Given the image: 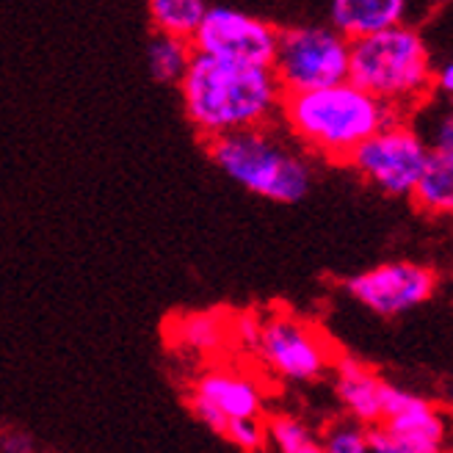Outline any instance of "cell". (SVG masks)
I'll use <instances>...</instances> for the list:
<instances>
[{
    "instance_id": "cell-1",
    "label": "cell",
    "mask_w": 453,
    "mask_h": 453,
    "mask_svg": "<svg viewBox=\"0 0 453 453\" xmlns=\"http://www.w3.org/2000/svg\"><path fill=\"white\" fill-rule=\"evenodd\" d=\"M177 88L186 119L202 142L271 125L285 97L271 66L235 64L205 53L191 56Z\"/></svg>"
},
{
    "instance_id": "cell-2",
    "label": "cell",
    "mask_w": 453,
    "mask_h": 453,
    "mask_svg": "<svg viewBox=\"0 0 453 453\" xmlns=\"http://www.w3.org/2000/svg\"><path fill=\"white\" fill-rule=\"evenodd\" d=\"M280 117L304 152L332 164H346L368 135L401 113L346 78L307 92H288Z\"/></svg>"
},
{
    "instance_id": "cell-3",
    "label": "cell",
    "mask_w": 453,
    "mask_h": 453,
    "mask_svg": "<svg viewBox=\"0 0 453 453\" xmlns=\"http://www.w3.org/2000/svg\"><path fill=\"white\" fill-rule=\"evenodd\" d=\"M349 81L406 113L434 92V64L428 44L412 26H393L351 39Z\"/></svg>"
},
{
    "instance_id": "cell-4",
    "label": "cell",
    "mask_w": 453,
    "mask_h": 453,
    "mask_svg": "<svg viewBox=\"0 0 453 453\" xmlns=\"http://www.w3.org/2000/svg\"><path fill=\"white\" fill-rule=\"evenodd\" d=\"M208 157L243 191L277 205H296L312 188V166L304 152L271 133V125L226 133L205 142Z\"/></svg>"
},
{
    "instance_id": "cell-5",
    "label": "cell",
    "mask_w": 453,
    "mask_h": 453,
    "mask_svg": "<svg viewBox=\"0 0 453 453\" xmlns=\"http://www.w3.org/2000/svg\"><path fill=\"white\" fill-rule=\"evenodd\" d=\"M351 39L332 26H290L280 31L271 73L282 92L332 86L349 78Z\"/></svg>"
},
{
    "instance_id": "cell-6",
    "label": "cell",
    "mask_w": 453,
    "mask_h": 453,
    "mask_svg": "<svg viewBox=\"0 0 453 453\" xmlns=\"http://www.w3.org/2000/svg\"><path fill=\"white\" fill-rule=\"evenodd\" d=\"M428 155H432V150H428L423 135L403 117H395L373 135H368L349 155L346 164L381 194L410 196Z\"/></svg>"
},
{
    "instance_id": "cell-7",
    "label": "cell",
    "mask_w": 453,
    "mask_h": 453,
    "mask_svg": "<svg viewBox=\"0 0 453 453\" xmlns=\"http://www.w3.org/2000/svg\"><path fill=\"white\" fill-rule=\"evenodd\" d=\"M255 351L271 373L288 381H312L332 365V351L321 332L290 312H271L263 319Z\"/></svg>"
},
{
    "instance_id": "cell-8",
    "label": "cell",
    "mask_w": 453,
    "mask_h": 453,
    "mask_svg": "<svg viewBox=\"0 0 453 453\" xmlns=\"http://www.w3.org/2000/svg\"><path fill=\"white\" fill-rule=\"evenodd\" d=\"M277 39L280 28H274L263 17L230 6H211L191 39V48L194 53L216 56L224 61L271 66L277 53Z\"/></svg>"
},
{
    "instance_id": "cell-9",
    "label": "cell",
    "mask_w": 453,
    "mask_h": 453,
    "mask_svg": "<svg viewBox=\"0 0 453 453\" xmlns=\"http://www.w3.org/2000/svg\"><path fill=\"white\" fill-rule=\"evenodd\" d=\"M437 288V274L428 265L412 260H393L376 268L362 271L346 280V293L368 307L376 315L393 319V315L410 312L432 299Z\"/></svg>"
},
{
    "instance_id": "cell-10",
    "label": "cell",
    "mask_w": 453,
    "mask_h": 453,
    "mask_svg": "<svg viewBox=\"0 0 453 453\" xmlns=\"http://www.w3.org/2000/svg\"><path fill=\"white\" fill-rule=\"evenodd\" d=\"M188 410L199 423H205L221 437L226 420L263 415V390L249 373L235 368H211L194 379Z\"/></svg>"
},
{
    "instance_id": "cell-11",
    "label": "cell",
    "mask_w": 453,
    "mask_h": 453,
    "mask_svg": "<svg viewBox=\"0 0 453 453\" xmlns=\"http://www.w3.org/2000/svg\"><path fill=\"white\" fill-rule=\"evenodd\" d=\"M365 434L371 453H440L445 420L432 410V403L420 398L410 410L384 418L381 426Z\"/></svg>"
},
{
    "instance_id": "cell-12",
    "label": "cell",
    "mask_w": 453,
    "mask_h": 453,
    "mask_svg": "<svg viewBox=\"0 0 453 453\" xmlns=\"http://www.w3.org/2000/svg\"><path fill=\"white\" fill-rule=\"evenodd\" d=\"M334 393L357 423H381L384 381L368 365L340 357L334 362Z\"/></svg>"
},
{
    "instance_id": "cell-13",
    "label": "cell",
    "mask_w": 453,
    "mask_h": 453,
    "mask_svg": "<svg viewBox=\"0 0 453 453\" xmlns=\"http://www.w3.org/2000/svg\"><path fill=\"white\" fill-rule=\"evenodd\" d=\"M410 0H332L329 26L346 39H359L401 26Z\"/></svg>"
},
{
    "instance_id": "cell-14",
    "label": "cell",
    "mask_w": 453,
    "mask_h": 453,
    "mask_svg": "<svg viewBox=\"0 0 453 453\" xmlns=\"http://www.w3.org/2000/svg\"><path fill=\"white\" fill-rule=\"evenodd\" d=\"M166 334L172 340V346L183 351L213 354L226 346V340H233V319H226L219 310L177 315L166 326Z\"/></svg>"
},
{
    "instance_id": "cell-15",
    "label": "cell",
    "mask_w": 453,
    "mask_h": 453,
    "mask_svg": "<svg viewBox=\"0 0 453 453\" xmlns=\"http://www.w3.org/2000/svg\"><path fill=\"white\" fill-rule=\"evenodd\" d=\"M410 199L426 216H453V161L428 155Z\"/></svg>"
},
{
    "instance_id": "cell-16",
    "label": "cell",
    "mask_w": 453,
    "mask_h": 453,
    "mask_svg": "<svg viewBox=\"0 0 453 453\" xmlns=\"http://www.w3.org/2000/svg\"><path fill=\"white\" fill-rule=\"evenodd\" d=\"M208 0H147V14L155 34L191 42L208 14Z\"/></svg>"
},
{
    "instance_id": "cell-17",
    "label": "cell",
    "mask_w": 453,
    "mask_h": 453,
    "mask_svg": "<svg viewBox=\"0 0 453 453\" xmlns=\"http://www.w3.org/2000/svg\"><path fill=\"white\" fill-rule=\"evenodd\" d=\"M194 56L191 42L177 39V36H166V34H155L147 42V70L150 78L164 83V86H177L183 73L188 70Z\"/></svg>"
},
{
    "instance_id": "cell-18",
    "label": "cell",
    "mask_w": 453,
    "mask_h": 453,
    "mask_svg": "<svg viewBox=\"0 0 453 453\" xmlns=\"http://www.w3.org/2000/svg\"><path fill=\"white\" fill-rule=\"evenodd\" d=\"M265 428L268 445L277 453H326L324 442L315 440L310 428L290 415H274L271 420H265Z\"/></svg>"
},
{
    "instance_id": "cell-19",
    "label": "cell",
    "mask_w": 453,
    "mask_h": 453,
    "mask_svg": "<svg viewBox=\"0 0 453 453\" xmlns=\"http://www.w3.org/2000/svg\"><path fill=\"white\" fill-rule=\"evenodd\" d=\"M221 437L226 442H233L235 448L246 450V453H257V450H263L268 445V428H265L263 415L233 418V420H226Z\"/></svg>"
},
{
    "instance_id": "cell-20",
    "label": "cell",
    "mask_w": 453,
    "mask_h": 453,
    "mask_svg": "<svg viewBox=\"0 0 453 453\" xmlns=\"http://www.w3.org/2000/svg\"><path fill=\"white\" fill-rule=\"evenodd\" d=\"M324 450L326 453H371L368 434L354 423L332 426L326 432V440H324Z\"/></svg>"
},
{
    "instance_id": "cell-21",
    "label": "cell",
    "mask_w": 453,
    "mask_h": 453,
    "mask_svg": "<svg viewBox=\"0 0 453 453\" xmlns=\"http://www.w3.org/2000/svg\"><path fill=\"white\" fill-rule=\"evenodd\" d=\"M428 150L434 155H442L448 161H453V108H445L437 122L432 125V133L426 139Z\"/></svg>"
},
{
    "instance_id": "cell-22",
    "label": "cell",
    "mask_w": 453,
    "mask_h": 453,
    "mask_svg": "<svg viewBox=\"0 0 453 453\" xmlns=\"http://www.w3.org/2000/svg\"><path fill=\"white\" fill-rule=\"evenodd\" d=\"M260 324H263V319H257V315H252V312L235 315L233 319V340H238L241 346L255 351L257 337H260Z\"/></svg>"
},
{
    "instance_id": "cell-23",
    "label": "cell",
    "mask_w": 453,
    "mask_h": 453,
    "mask_svg": "<svg viewBox=\"0 0 453 453\" xmlns=\"http://www.w3.org/2000/svg\"><path fill=\"white\" fill-rule=\"evenodd\" d=\"M0 453H36L34 440L22 432H0Z\"/></svg>"
},
{
    "instance_id": "cell-24",
    "label": "cell",
    "mask_w": 453,
    "mask_h": 453,
    "mask_svg": "<svg viewBox=\"0 0 453 453\" xmlns=\"http://www.w3.org/2000/svg\"><path fill=\"white\" fill-rule=\"evenodd\" d=\"M434 88L448 97H453V61H445L434 70Z\"/></svg>"
},
{
    "instance_id": "cell-25",
    "label": "cell",
    "mask_w": 453,
    "mask_h": 453,
    "mask_svg": "<svg viewBox=\"0 0 453 453\" xmlns=\"http://www.w3.org/2000/svg\"><path fill=\"white\" fill-rule=\"evenodd\" d=\"M450 398H453V388H450Z\"/></svg>"
}]
</instances>
